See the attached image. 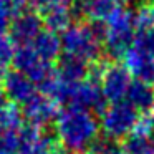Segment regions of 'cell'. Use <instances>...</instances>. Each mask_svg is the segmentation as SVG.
Wrapping results in <instances>:
<instances>
[{
  "label": "cell",
  "mask_w": 154,
  "mask_h": 154,
  "mask_svg": "<svg viewBox=\"0 0 154 154\" xmlns=\"http://www.w3.org/2000/svg\"><path fill=\"white\" fill-rule=\"evenodd\" d=\"M55 129L60 143L70 152H83L85 149H90L100 133L98 121L91 111L76 106H68L60 111L55 119Z\"/></svg>",
  "instance_id": "cell-1"
},
{
  "label": "cell",
  "mask_w": 154,
  "mask_h": 154,
  "mask_svg": "<svg viewBox=\"0 0 154 154\" xmlns=\"http://www.w3.org/2000/svg\"><path fill=\"white\" fill-rule=\"evenodd\" d=\"M104 38V23H75L63 32L61 37V50L65 55L78 58L85 63L91 65L101 60Z\"/></svg>",
  "instance_id": "cell-2"
},
{
  "label": "cell",
  "mask_w": 154,
  "mask_h": 154,
  "mask_svg": "<svg viewBox=\"0 0 154 154\" xmlns=\"http://www.w3.org/2000/svg\"><path fill=\"white\" fill-rule=\"evenodd\" d=\"M136 35L134 14L123 7H118L104 23L103 43L111 58H123L128 48L133 45Z\"/></svg>",
  "instance_id": "cell-3"
},
{
  "label": "cell",
  "mask_w": 154,
  "mask_h": 154,
  "mask_svg": "<svg viewBox=\"0 0 154 154\" xmlns=\"http://www.w3.org/2000/svg\"><path fill=\"white\" fill-rule=\"evenodd\" d=\"M139 116V111L134 106H131L128 101L111 103L101 114L103 134L113 141L126 139L133 133Z\"/></svg>",
  "instance_id": "cell-4"
},
{
  "label": "cell",
  "mask_w": 154,
  "mask_h": 154,
  "mask_svg": "<svg viewBox=\"0 0 154 154\" xmlns=\"http://www.w3.org/2000/svg\"><path fill=\"white\" fill-rule=\"evenodd\" d=\"M12 63L15 65V70L23 73L25 76H28L35 85H42L57 70L53 63H48L43 58L38 57V53L33 50L32 45L17 47Z\"/></svg>",
  "instance_id": "cell-5"
},
{
  "label": "cell",
  "mask_w": 154,
  "mask_h": 154,
  "mask_svg": "<svg viewBox=\"0 0 154 154\" xmlns=\"http://www.w3.org/2000/svg\"><path fill=\"white\" fill-rule=\"evenodd\" d=\"M131 73L123 63H108L101 76V90L109 103L123 101L131 85Z\"/></svg>",
  "instance_id": "cell-6"
},
{
  "label": "cell",
  "mask_w": 154,
  "mask_h": 154,
  "mask_svg": "<svg viewBox=\"0 0 154 154\" xmlns=\"http://www.w3.org/2000/svg\"><path fill=\"white\" fill-rule=\"evenodd\" d=\"M68 104L83 108L86 111H94L100 114H103V111L108 108L106 98L101 90V83L96 80H91V78H86V80L75 85Z\"/></svg>",
  "instance_id": "cell-7"
},
{
  "label": "cell",
  "mask_w": 154,
  "mask_h": 154,
  "mask_svg": "<svg viewBox=\"0 0 154 154\" xmlns=\"http://www.w3.org/2000/svg\"><path fill=\"white\" fill-rule=\"evenodd\" d=\"M22 114L28 121L30 126L42 129L43 126L53 123L58 118V114H60V103L45 96L43 93H37L33 98H30L23 104Z\"/></svg>",
  "instance_id": "cell-8"
},
{
  "label": "cell",
  "mask_w": 154,
  "mask_h": 154,
  "mask_svg": "<svg viewBox=\"0 0 154 154\" xmlns=\"http://www.w3.org/2000/svg\"><path fill=\"white\" fill-rule=\"evenodd\" d=\"M42 23H43V20L40 18V15L37 12L23 10L10 20L8 32H10V37L17 47L32 45L35 42V38L40 35Z\"/></svg>",
  "instance_id": "cell-9"
},
{
  "label": "cell",
  "mask_w": 154,
  "mask_h": 154,
  "mask_svg": "<svg viewBox=\"0 0 154 154\" xmlns=\"http://www.w3.org/2000/svg\"><path fill=\"white\" fill-rule=\"evenodd\" d=\"M57 149V141L48 134L42 133L40 128H22L20 146L17 149V154H55Z\"/></svg>",
  "instance_id": "cell-10"
},
{
  "label": "cell",
  "mask_w": 154,
  "mask_h": 154,
  "mask_svg": "<svg viewBox=\"0 0 154 154\" xmlns=\"http://www.w3.org/2000/svg\"><path fill=\"white\" fill-rule=\"evenodd\" d=\"M118 5L113 0H73L71 5L73 15L83 17L91 23H106Z\"/></svg>",
  "instance_id": "cell-11"
},
{
  "label": "cell",
  "mask_w": 154,
  "mask_h": 154,
  "mask_svg": "<svg viewBox=\"0 0 154 154\" xmlns=\"http://www.w3.org/2000/svg\"><path fill=\"white\" fill-rule=\"evenodd\" d=\"M4 91L7 98L15 104H25L37 94L35 83L20 71H8L4 80Z\"/></svg>",
  "instance_id": "cell-12"
},
{
  "label": "cell",
  "mask_w": 154,
  "mask_h": 154,
  "mask_svg": "<svg viewBox=\"0 0 154 154\" xmlns=\"http://www.w3.org/2000/svg\"><path fill=\"white\" fill-rule=\"evenodd\" d=\"M123 65L137 80L147 85H154V57L143 55L129 47L123 57Z\"/></svg>",
  "instance_id": "cell-13"
},
{
  "label": "cell",
  "mask_w": 154,
  "mask_h": 154,
  "mask_svg": "<svg viewBox=\"0 0 154 154\" xmlns=\"http://www.w3.org/2000/svg\"><path fill=\"white\" fill-rule=\"evenodd\" d=\"M126 100L139 113H147V111L154 109V90L151 88V85L144 83L137 78L134 81H131Z\"/></svg>",
  "instance_id": "cell-14"
},
{
  "label": "cell",
  "mask_w": 154,
  "mask_h": 154,
  "mask_svg": "<svg viewBox=\"0 0 154 154\" xmlns=\"http://www.w3.org/2000/svg\"><path fill=\"white\" fill-rule=\"evenodd\" d=\"M32 47H33V50L38 53L40 58H43L45 61L55 65V61L58 60L60 51H61V38L55 32L42 30L40 35L32 43Z\"/></svg>",
  "instance_id": "cell-15"
},
{
  "label": "cell",
  "mask_w": 154,
  "mask_h": 154,
  "mask_svg": "<svg viewBox=\"0 0 154 154\" xmlns=\"http://www.w3.org/2000/svg\"><path fill=\"white\" fill-rule=\"evenodd\" d=\"M88 70H90V65L85 63V61L78 60V58L73 57H65L60 58V65H58L57 71L61 78H63L66 83L76 85L80 81L86 80L88 78Z\"/></svg>",
  "instance_id": "cell-16"
},
{
  "label": "cell",
  "mask_w": 154,
  "mask_h": 154,
  "mask_svg": "<svg viewBox=\"0 0 154 154\" xmlns=\"http://www.w3.org/2000/svg\"><path fill=\"white\" fill-rule=\"evenodd\" d=\"M71 18H73V10L70 4H65L43 14V23L47 25V30L57 33V32H65L71 27Z\"/></svg>",
  "instance_id": "cell-17"
},
{
  "label": "cell",
  "mask_w": 154,
  "mask_h": 154,
  "mask_svg": "<svg viewBox=\"0 0 154 154\" xmlns=\"http://www.w3.org/2000/svg\"><path fill=\"white\" fill-rule=\"evenodd\" d=\"M23 128V114L18 104L7 103L0 108V133L4 131H18Z\"/></svg>",
  "instance_id": "cell-18"
},
{
  "label": "cell",
  "mask_w": 154,
  "mask_h": 154,
  "mask_svg": "<svg viewBox=\"0 0 154 154\" xmlns=\"http://www.w3.org/2000/svg\"><path fill=\"white\" fill-rule=\"evenodd\" d=\"M136 30H154V2L146 0L134 14Z\"/></svg>",
  "instance_id": "cell-19"
},
{
  "label": "cell",
  "mask_w": 154,
  "mask_h": 154,
  "mask_svg": "<svg viewBox=\"0 0 154 154\" xmlns=\"http://www.w3.org/2000/svg\"><path fill=\"white\" fill-rule=\"evenodd\" d=\"M131 47L147 57H154V30H136Z\"/></svg>",
  "instance_id": "cell-20"
},
{
  "label": "cell",
  "mask_w": 154,
  "mask_h": 154,
  "mask_svg": "<svg viewBox=\"0 0 154 154\" xmlns=\"http://www.w3.org/2000/svg\"><path fill=\"white\" fill-rule=\"evenodd\" d=\"M68 4V0H28V5L32 7V10L37 12V14H47L48 10L55 7H60V5Z\"/></svg>",
  "instance_id": "cell-21"
},
{
  "label": "cell",
  "mask_w": 154,
  "mask_h": 154,
  "mask_svg": "<svg viewBox=\"0 0 154 154\" xmlns=\"http://www.w3.org/2000/svg\"><path fill=\"white\" fill-rule=\"evenodd\" d=\"M7 103H10V100L7 98V94H5L4 88H0V108H2V106H5Z\"/></svg>",
  "instance_id": "cell-22"
},
{
  "label": "cell",
  "mask_w": 154,
  "mask_h": 154,
  "mask_svg": "<svg viewBox=\"0 0 154 154\" xmlns=\"http://www.w3.org/2000/svg\"><path fill=\"white\" fill-rule=\"evenodd\" d=\"M108 154H128V151L124 149L123 146H118V144H116V146H114V147H113V149H111Z\"/></svg>",
  "instance_id": "cell-23"
},
{
  "label": "cell",
  "mask_w": 154,
  "mask_h": 154,
  "mask_svg": "<svg viewBox=\"0 0 154 154\" xmlns=\"http://www.w3.org/2000/svg\"><path fill=\"white\" fill-rule=\"evenodd\" d=\"M55 154H71L68 149H65V147H61V146H58V149L55 151Z\"/></svg>",
  "instance_id": "cell-24"
},
{
  "label": "cell",
  "mask_w": 154,
  "mask_h": 154,
  "mask_svg": "<svg viewBox=\"0 0 154 154\" xmlns=\"http://www.w3.org/2000/svg\"><path fill=\"white\" fill-rule=\"evenodd\" d=\"M116 5H123V4H126V2H129V0H113Z\"/></svg>",
  "instance_id": "cell-25"
},
{
  "label": "cell",
  "mask_w": 154,
  "mask_h": 154,
  "mask_svg": "<svg viewBox=\"0 0 154 154\" xmlns=\"http://www.w3.org/2000/svg\"><path fill=\"white\" fill-rule=\"evenodd\" d=\"M0 154H10V152H7L5 149H2V147H0Z\"/></svg>",
  "instance_id": "cell-26"
},
{
  "label": "cell",
  "mask_w": 154,
  "mask_h": 154,
  "mask_svg": "<svg viewBox=\"0 0 154 154\" xmlns=\"http://www.w3.org/2000/svg\"><path fill=\"white\" fill-rule=\"evenodd\" d=\"M81 154H93V152H90V151H86V152H81Z\"/></svg>",
  "instance_id": "cell-27"
},
{
  "label": "cell",
  "mask_w": 154,
  "mask_h": 154,
  "mask_svg": "<svg viewBox=\"0 0 154 154\" xmlns=\"http://www.w3.org/2000/svg\"><path fill=\"white\" fill-rule=\"evenodd\" d=\"M151 2H154V0H151Z\"/></svg>",
  "instance_id": "cell-28"
},
{
  "label": "cell",
  "mask_w": 154,
  "mask_h": 154,
  "mask_svg": "<svg viewBox=\"0 0 154 154\" xmlns=\"http://www.w3.org/2000/svg\"><path fill=\"white\" fill-rule=\"evenodd\" d=\"M152 134H154V133H152Z\"/></svg>",
  "instance_id": "cell-29"
}]
</instances>
